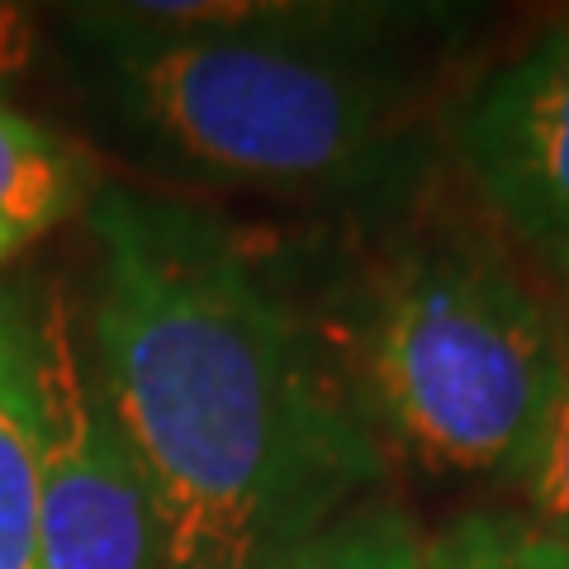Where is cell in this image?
Instances as JSON below:
<instances>
[{"label":"cell","mask_w":569,"mask_h":569,"mask_svg":"<svg viewBox=\"0 0 569 569\" xmlns=\"http://www.w3.org/2000/svg\"><path fill=\"white\" fill-rule=\"evenodd\" d=\"M29 399L48 569H167L162 518L114 427L62 290L29 309Z\"/></svg>","instance_id":"obj_4"},{"label":"cell","mask_w":569,"mask_h":569,"mask_svg":"<svg viewBox=\"0 0 569 569\" xmlns=\"http://www.w3.org/2000/svg\"><path fill=\"white\" fill-rule=\"evenodd\" d=\"M0 569H48L29 399V309L0 290Z\"/></svg>","instance_id":"obj_6"},{"label":"cell","mask_w":569,"mask_h":569,"mask_svg":"<svg viewBox=\"0 0 569 569\" xmlns=\"http://www.w3.org/2000/svg\"><path fill=\"white\" fill-rule=\"evenodd\" d=\"M91 194L81 152L0 100V228L24 247L77 213Z\"/></svg>","instance_id":"obj_7"},{"label":"cell","mask_w":569,"mask_h":569,"mask_svg":"<svg viewBox=\"0 0 569 569\" xmlns=\"http://www.w3.org/2000/svg\"><path fill=\"white\" fill-rule=\"evenodd\" d=\"M512 485H518L527 503V518L546 527L550 537L569 541V351H565L556 395L546 403V418L537 427V437H531Z\"/></svg>","instance_id":"obj_10"},{"label":"cell","mask_w":569,"mask_h":569,"mask_svg":"<svg viewBox=\"0 0 569 569\" xmlns=\"http://www.w3.org/2000/svg\"><path fill=\"white\" fill-rule=\"evenodd\" d=\"M569 323L503 252L427 238L380 261L337 361L376 437L427 470L512 479L556 395Z\"/></svg>","instance_id":"obj_3"},{"label":"cell","mask_w":569,"mask_h":569,"mask_svg":"<svg viewBox=\"0 0 569 569\" xmlns=\"http://www.w3.org/2000/svg\"><path fill=\"white\" fill-rule=\"evenodd\" d=\"M427 569H569V541L527 512H466L427 537Z\"/></svg>","instance_id":"obj_9"},{"label":"cell","mask_w":569,"mask_h":569,"mask_svg":"<svg viewBox=\"0 0 569 569\" xmlns=\"http://www.w3.org/2000/svg\"><path fill=\"white\" fill-rule=\"evenodd\" d=\"M451 142L503 233L569 290V14L470 86Z\"/></svg>","instance_id":"obj_5"},{"label":"cell","mask_w":569,"mask_h":569,"mask_svg":"<svg viewBox=\"0 0 569 569\" xmlns=\"http://www.w3.org/2000/svg\"><path fill=\"white\" fill-rule=\"evenodd\" d=\"M29 52V20L20 6H0V77L14 71Z\"/></svg>","instance_id":"obj_11"},{"label":"cell","mask_w":569,"mask_h":569,"mask_svg":"<svg viewBox=\"0 0 569 569\" xmlns=\"http://www.w3.org/2000/svg\"><path fill=\"white\" fill-rule=\"evenodd\" d=\"M71 24L119 119L190 176L257 190H361L395 176L408 91L385 10L142 0Z\"/></svg>","instance_id":"obj_2"},{"label":"cell","mask_w":569,"mask_h":569,"mask_svg":"<svg viewBox=\"0 0 569 569\" xmlns=\"http://www.w3.org/2000/svg\"><path fill=\"white\" fill-rule=\"evenodd\" d=\"M261 569H427V537L395 503H356Z\"/></svg>","instance_id":"obj_8"},{"label":"cell","mask_w":569,"mask_h":569,"mask_svg":"<svg viewBox=\"0 0 569 569\" xmlns=\"http://www.w3.org/2000/svg\"><path fill=\"white\" fill-rule=\"evenodd\" d=\"M20 247H24L20 238H14V233H6V228H0V266H6V261H10L14 252H20Z\"/></svg>","instance_id":"obj_12"},{"label":"cell","mask_w":569,"mask_h":569,"mask_svg":"<svg viewBox=\"0 0 569 569\" xmlns=\"http://www.w3.org/2000/svg\"><path fill=\"white\" fill-rule=\"evenodd\" d=\"M96 385L162 518L167 569H261L376 489L385 451L337 351L213 213L91 204Z\"/></svg>","instance_id":"obj_1"}]
</instances>
